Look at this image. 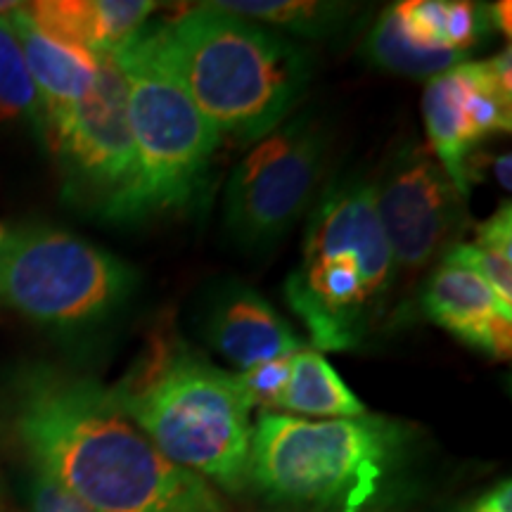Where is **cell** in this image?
<instances>
[{"mask_svg":"<svg viewBox=\"0 0 512 512\" xmlns=\"http://www.w3.org/2000/svg\"><path fill=\"white\" fill-rule=\"evenodd\" d=\"M10 408L36 472L98 512H230L219 491L171 463L100 382L27 368Z\"/></svg>","mask_w":512,"mask_h":512,"instance_id":"1","label":"cell"},{"mask_svg":"<svg viewBox=\"0 0 512 512\" xmlns=\"http://www.w3.org/2000/svg\"><path fill=\"white\" fill-rule=\"evenodd\" d=\"M140 36L221 136H268L292 117L311 83L309 50L214 3L145 24Z\"/></svg>","mask_w":512,"mask_h":512,"instance_id":"2","label":"cell"},{"mask_svg":"<svg viewBox=\"0 0 512 512\" xmlns=\"http://www.w3.org/2000/svg\"><path fill=\"white\" fill-rule=\"evenodd\" d=\"M110 394L171 463L228 494L247 489L254 406L238 375L159 337Z\"/></svg>","mask_w":512,"mask_h":512,"instance_id":"3","label":"cell"},{"mask_svg":"<svg viewBox=\"0 0 512 512\" xmlns=\"http://www.w3.org/2000/svg\"><path fill=\"white\" fill-rule=\"evenodd\" d=\"M394 287L373 183L349 176L328 185L306 223L302 259L285 280L287 304L313 349H361L387 316Z\"/></svg>","mask_w":512,"mask_h":512,"instance_id":"4","label":"cell"},{"mask_svg":"<svg viewBox=\"0 0 512 512\" xmlns=\"http://www.w3.org/2000/svg\"><path fill=\"white\" fill-rule=\"evenodd\" d=\"M408 446V427L384 415L306 420L261 413L249 486L273 503L361 512L380 496Z\"/></svg>","mask_w":512,"mask_h":512,"instance_id":"5","label":"cell"},{"mask_svg":"<svg viewBox=\"0 0 512 512\" xmlns=\"http://www.w3.org/2000/svg\"><path fill=\"white\" fill-rule=\"evenodd\" d=\"M126 81L136 178L110 221H143L192 202L209 174L221 133L155 60L140 31L114 50Z\"/></svg>","mask_w":512,"mask_h":512,"instance_id":"6","label":"cell"},{"mask_svg":"<svg viewBox=\"0 0 512 512\" xmlns=\"http://www.w3.org/2000/svg\"><path fill=\"white\" fill-rule=\"evenodd\" d=\"M136 271L67 230L0 223V299L41 325L102 323L131 297Z\"/></svg>","mask_w":512,"mask_h":512,"instance_id":"7","label":"cell"},{"mask_svg":"<svg viewBox=\"0 0 512 512\" xmlns=\"http://www.w3.org/2000/svg\"><path fill=\"white\" fill-rule=\"evenodd\" d=\"M330 128L313 112L285 119L240 159L226 185L223 219L238 245L280 240L311 207L325 176Z\"/></svg>","mask_w":512,"mask_h":512,"instance_id":"8","label":"cell"},{"mask_svg":"<svg viewBox=\"0 0 512 512\" xmlns=\"http://www.w3.org/2000/svg\"><path fill=\"white\" fill-rule=\"evenodd\" d=\"M41 128L60 159L69 192L110 219L136 178L126 81L112 55H98L91 91Z\"/></svg>","mask_w":512,"mask_h":512,"instance_id":"9","label":"cell"},{"mask_svg":"<svg viewBox=\"0 0 512 512\" xmlns=\"http://www.w3.org/2000/svg\"><path fill=\"white\" fill-rule=\"evenodd\" d=\"M370 183L396 283L413 280L458 245L470 219L467 197L427 147L411 140L399 145Z\"/></svg>","mask_w":512,"mask_h":512,"instance_id":"10","label":"cell"},{"mask_svg":"<svg viewBox=\"0 0 512 512\" xmlns=\"http://www.w3.org/2000/svg\"><path fill=\"white\" fill-rule=\"evenodd\" d=\"M425 316L470 349L508 358L512 347V306L503 304L486 280L470 268L441 259L422 294Z\"/></svg>","mask_w":512,"mask_h":512,"instance_id":"11","label":"cell"},{"mask_svg":"<svg viewBox=\"0 0 512 512\" xmlns=\"http://www.w3.org/2000/svg\"><path fill=\"white\" fill-rule=\"evenodd\" d=\"M204 330L211 347L226 356L238 373L304 349V339L271 302L242 285L228 287L214 299Z\"/></svg>","mask_w":512,"mask_h":512,"instance_id":"12","label":"cell"},{"mask_svg":"<svg viewBox=\"0 0 512 512\" xmlns=\"http://www.w3.org/2000/svg\"><path fill=\"white\" fill-rule=\"evenodd\" d=\"M470 91V72H467V62H463L430 79L425 98H422L430 152L467 200H470L472 185V152L479 143H484L472 121Z\"/></svg>","mask_w":512,"mask_h":512,"instance_id":"13","label":"cell"},{"mask_svg":"<svg viewBox=\"0 0 512 512\" xmlns=\"http://www.w3.org/2000/svg\"><path fill=\"white\" fill-rule=\"evenodd\" d=\"M10 22L41 100V121H38L41 126L46 119L72 110L91 91L98 72V57L62 46L41 34L31 24L22 3L10 12Z\"/></svg>","mask_w":512,"mask_h":512,"instance_id":"14","label":"cell"},{"mask_svg":"<svg viewBox=\"0 0 512 512\" xmlns=\"http://www.w3.org/2000/svg\"><path fill=\"white\" fill-rule=\"evenodd\" d=\"M278 411L325 420L358 418L368 413L366 403L339 377L328 358L306 347L290 358V373L280 394Z\"/></svg>","mask_w":512,"mask_h":512,"instance_id":"15","label":"cell"},{"mask_svg":"<svg viewBox=\"0 0 512 512\" xmlns=\"http://www.w3.org/2000/svg\"><path fill=\"white\" fill-rule=\"evenodd\" d=\"M394 12L408 38L425 48L472 53L491 29L489 5L463 0H406Z\"/></svg>","mask_w":512,"mask_h":512,"instance_id":"16","label":"cell"},{"mask_svg":"<svg viewBox=\"0 0 512 512\" xmlns=\"http://www.w3.org/2000/svg\"><path fill=\"white\" fill-rule=\"evenodd\" d=\"M361 53L370 64L384 72L411 76V79H434V76L467 62V55H470L463 50L418 46L403 31L394 8L382 12L363 41Z\"/></svg>","mask_w":512,"mask_h":512,"instance_id":"17","label":"cell"},{"mask_svg":"<svg viewBox=\"0 0 512 512\" xmlns=\"http://www.w3.org/2000/svg\"><path fill=\"white\" fill-rule=\"evenodd\" d=\"M219 10L238 15L266 29H283L304 38H328L347 27L356 8L323 0H214Z\"/></svg>","mask_w":512,"mask_h":512,"instance_id":"18","label":"cell"},{"mask_svg":"<svg viewBox=\"0 0 512 512\" xmlns=\"http://www.w3.org/2000/svg\"><path fill=\"white\" fill-rule=\"evenodd\" d=\"M19 119H31L38 126L41 100L8 12L0 17V124Z\"/></svg>","mask_w":512,"mask_h":512,"instance_id":"19","label":"cell"},{"mask_svg":"<svg viewBox=\"0 0 512 512\" xmlns=\"http://www.w3.org/2000/svg\"><path fill=\"white\" fill-rule=\"evenodd\" d=\"M441 259L475 271L479 278L491 285V290L501 297L503 304L512 306V261L484 252V249L472 245V242H458Z\"/></svg>","mask_w":512,"mask_h":512,"instance_id":"20","label":"cell"},{"mask_svg":"<svg viewBox=\"0 0 512 512\" xmlns=\"http://www.w3.org/2000/svg\"><path fill=\"white\" fill-rule=\"evenodd\" d=\"M290 358H278V361H268L261 363V366L242 370V373H235L252 406L261 408V413L278 411L280 394H283L287 373H290Z\"/></svg>","mask_w":512,"mask_h":512,"instance_id":"21","label":"cell"},{"mask_svg":"<svg viewBox=\"0 0 512 512\" xmlns=\"http://www.w3.org/2000/svg\"><path fill=\"white\" fill-rule=\"evenodd\" d=\"M31 512H98L81 498L69 494L53 479L36 472L31 482Z\"/></svg>","mask_w":512,"mask_h":512,"instance_id":"22","label":"cell"},{"mask_svg":"<svg viewBox=\"0 0 512 512\" xmlns=\"http://www.w3.org/2000/svg\"><path fill=\"white\" fill-rule=\"evenodd\" d=\"M484 252L501 256L505 261H512V207L510 202L501 204L491 219H486L482 226H477L475 242Z\"/></svg>","mask_w":512,"mask_h":512,"instance_id":"23","label":"cell"},{"mask_svg":"<svg viewBox=\"0 0 512 512\" xmlns=\"http://www.w3.org/2000/svg\"><path fill=\"white\" fill-rule=\"evenodd\" d=\"M458 512H512V486L510 479H503L475 501L467 503Z\"/></svg>","mask_w":512,"mask_h":512,"instance_id":"24","label":"cell"},{"mask_svg":"<svg viewBox=\"0 0 512 512\" xmlns=\"http://www.w3.org/2000/svg\"><path fill=\"white\" fill-rule=\"evenodd\" d=\"M489 22L491 29L505 31V36H510V3L489 5Z\"/></svg>","mask_w":512,"mask_h":512,"instance_id":"25","label":"cell"},{"mask_svg":"<svg viewBox=\"0 0 512 512\" xmlns=\"http://www.w3.org/2000/svg\"><path fill=\"white\" fill-rule=\"evenodd\" d=\"M494 169H496L498 185H501L505 192H510V188H512V183H510V152H505V155L496 157Z\"/></svg>","mask_w":512,"mask_h":512,"instance_id":"26","label":"cell"},{"mask_svg":"<svg viewBox=\"0 0 512 512\" xmlns=\"http://www.w3.org/2000/svg\"><path fill=\"white\" fill-rule=\"evenodd\" d=\"M17 5H19V3H10V0H0V17L8 15V12L15 10Z\"/></svg>","mask_w":512,"mask_h":512,"instance_id":"27","label":"cell"}]
</instances>
